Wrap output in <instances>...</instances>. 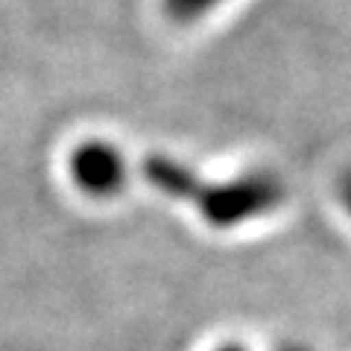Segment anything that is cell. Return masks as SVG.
I'll return each instance as SVG.
<instances>
[{"label":"cell","mask_w":351,"mask_h":351,"mask_svg":"<svg viewBox=\"0 0 351 351\" xmlns=\"http://www.w3.org/2000/svg\"><path fill=\"white\" fill-rule=\"evenodd\" d=\"M71 176L76 188L88 196H114L126 184L123 152L108 141H85L71 156Z\"/></svg>","instance_id":"7a4b0ae2"},{"label":"cell","mask_w":351,"mask_h":351,"mask_svg":"<svg viewBox=\"0 0 351 351\" xmlns=\"http://www.w3.org/2000/svg\"><path fill=\"white\" fill-rule=\"evenodd\" d=\"M339 199H343V205H346V211L351 214V170L339 179Z\"/></svg>","instance_id":"277c9868"},{"label":"cell","mask_w":351,"mask_h":351,"mask_svg":"<svg viewBox=\"0 0 351 351\" xmlns=\"http://www.w3.org/2000/svg\"><path fill=\"white\" fill-rule=\"evenodd\" d=\"M219 0H164V9L167 15L176 18V21H193L205 15L208 9H214Z\"/></svg>","instance_id":"3957f363"},{"label":"cell","mask_w":351,"mask_h":351,"mask_svg":"<svg viewBox=\"0 0 351 351\" xmlns=\"http://www.w3.org/2000/svg\"><path fill=\"white\" fill-rule=\"evenodd\" d=\"M149 184L173 199H188L199 208V214L217 228H232L246 219L269 214L284 202V188L267 173L240 176L232 182H202L196 173L182 167L167 156H149L144 164Z\"/></svg>","instance_id":"6da1fadb"},{"label":"cell","mask_w":351,"mask_h":351,"mask_svg":"<svg viewBox=\"0 0 351 351\" xmlns=\"http://www.w3.org/2000/svg\"><path fill=\"white\" fill-rule=\"evenodd\" d=\"M217 351H246V348L240 346V343H226V346H219Z\"/></svg>","instance_id":"5b68a950"},{"label":"cell","mask_w":351,"mask_h":351,"mask_svg":"<svg viewBox=\"0 0 351 351\" xmlns=\"http://www.w3.org/2000/svg\"><path fill=\"white\" fill-rule=\"evenodd\" d=\"M276 351H307V348H302V346H295V343H284V346H278Z\"/></svg>","instance_id":"8992f818"}]
</instances>
